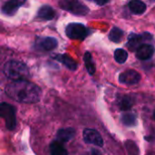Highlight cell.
<instances>
[{
  "label": "cell",
  "mask_w": 155,
  "mask_h": 155,
  "mask_svg": "<svg viewBox=\"0 0 155 155\" xmlns=\"http://www.w3.org/2000/svg\"><path fill=\"white\" fill-rule=\"evenodd\" d=\"M5 94L18 103L35 104L40 101L42 92L36 84L26 80H18L7 84Z\"/></svg>",
  "instance_id": "obj_1"
},
{
  "label": "cell",
  "mask_w": 155,
  "mask_h": 155,
  "mask_svg": "<svg viewBox=\"0 0 155 155\" xmlns=\"http://www.w3.org/2000/svg\"><path fill=\"white\" fill-rule=\"evenodd\" d=\"M4 74L11 80H25L29 76V70L26 65L21 62L9 61L4 65Z\"/></svg>",
  "instance_id": "obj_2"
},
{
  "label": "cell",
  "mask_w": 155,
  "mask_h": 155,
  "mask_svg": "<svg viewBox=\"0 0 155 155\" xmlns=\"http://www.w3.org/2000/svg\"><path fill=\"white\" fill-rule=\"evenodd\" d=\"M15 111V107L7 103H2L0 104V116L4 119L5 127L9 131H13L16 127Z\"/></svg>",
  "instance_id": "obj_3"
},
{
  "label": "cell",
  "mask_w": 155,
  "mask_h": 155,
  "mask_svg": "<svg viewBox=\"0 0 155 155\" xmlns=\"http://www.w3.org/2000/svg\"><path fill=\"white\" fill-rule=\"evenodd\" d=\"M60 5L63 9L77 15H84L89 12L88 7L79 0H62Z\"/></svg>",
  "instance_id": "obj_4"
},
{
  "label": "cell",
  "mask_w": 155,
  "mask_h": 155,
  "mask_svg": "<svg viewBox=\"0 0 155 155\" xmlns=\"http://www.w3.org/2000/svg\"><path fill=\"white\" fill-rule=\"evenodd\" d=\"M65 33L70 39L84 40L88 35V29L82 24L72 23L66 26Z\"/></svg>",
  "instance_id": "obj_5"
},
{
  "label": "cell",
  "mask_w": 155,
  "mask_h": 155,
  "mask_svg": "<svg viewBox=\"0 0 155 155\" xmlns=\"http://www.w3.org/2000/svg\"><path fill=\"white\" fill-rule=\"evenodd\" d=\"M83 138L84 141L88 144H93L97 147H103L104 146V139L94 129L85 128L83 132Z\"/></svg>",
  "instance_id": "obj_6"
},
{
  "label": "cell",
  "mask_w": 155,
  "mask_h": 155,
  "mask_svg": "<svg viewBox=\"0 0 155 155\" xmlns=\"http://www.w3.org/2000/svg\"><path fill=\"white\" fill-rule=\"evenodd\" d=\"M141 75L135 70H126L125 72L122 73L119 76V82L124 84L133 85L136 84L140 82Z\"/></svg>",
  "instance_id": "obj_7"
},
{
  "label": "cell",
  "mask_w": 155,
  "mask_h": 155,
  "mask_svg": "<svg viewBox=\"0 0 155 155\" xmlns=\"http://www.w3.org/2000/svg\"><path fill=\"white\" fill-rule=\"evenodd\" d=\"M154 47L152 45H143L136 51V57L140 60H148L154 54Z\"/></svg>",
  "instance_id": "obj_8"
},
{
  "label": "cell",
  "mask_w": 155,
  "mask_h": 155,
  "mask_svg": "<svg viewBox=\"0 0 155 155\" xmlns=\"http://www.w3.org/2000/svg\"><path fill=\"white\" fill-rule=\"evenodd\" d=\"M25 2V0H9L3 5L2 12L7 15H13Z\"/></svg>",
  "instance_id": "obj_9"
},
{
  "label": "cell",
  "mask_w": 155,
  "mask_h": 155,
  "mask_svg": "<svg viewBox=\"0 0 155 155\" xmlns=\"http://www.w3.org/2000/svg\"><path fill=\"white\" fill-rule=\"evenodd\" d=\"M75 136V130L73 129L72 127L68 128H62L57 131V140L62 142V143H68L71 141L74 137Z\"/></svg>",
  "instance_id": "obj_10"
},
{
  "label": "cell",
  "mask_w": 155,
  "mask_h": 155,
  "mask_svg": "<svg viewBox=\"0 0 155 155\" xmlns=\"http://www.w3.org/2000/svg\"><path fill=\"white\" fill-rule=\"evenodd\" d=\"M146 41V36L145 34L143 35H135V34H132L129 36V41H128V47L132 50V51H137V49L143 45L142 43L143 41Z\"/></svg>",
  "instance_id": "obj_11"
},
{
  "label": "cell",
  "mask_w": 155,
  "mask_h": 155,
  "mask_svg": "<svg viewBox=\"0 0 155 155\" xmlns=\"http://www.w3.org/2000/svg\"><path fill=\"white\" fill-rule=\"evenodd\" d=\"M54 59L56 61L62 63L63 64H64L71 71H75L77 69V67H78L77 63L72 57H70L67 54H55Z\"/></svg>",
  "instance_id": "obj_12"
},
{
  "label": "cell",
  "mask_w": 155,
  "mask_h": 155,
  "mask_svg": "<svg viewBox=\"0 0 155 155\" xmlns=\"http://www.w3.org/2000/svg\"><path fill=\"white\" fill-rule=\"evenodd\" d=\"M134 104V100L130 95H121L117 99V104L121 111H128L130 110Z\"/></svg>",
  "instance_id": "obj_13"
},
{
  "label": "cell",
  "mask_w": 155,
  "mask_h": 155,
  "mask_svg": "<svg viewBox=\"0 0 155 155\" xmlns=\"http://www.w3.org/2000/svg\"><path fill=\"white\" fill-rule=\"evenodd\" d=\"M37 16L43 20H52L55 16V11L52 6L45 5L39 8Z\"/></svg>",
  "instance_id": "obj_14"
},
{
  "label": "cell",
  "mask_w": 155,
  "mask_h": 155,
  "mask_svg": "<svg viewBox=\"0 0 155 155\" xmlns=\"http://www.w3.org/2000/svg\"><path fill=\"white\" fill-rule=\"evenodd\" d=\"M50 154L51 155H68V152L64 146V143L55 140L51 143L50 146Z\"/></svg>",
  "instance_id": "obj_15"
},
{
  "label": "cell",
  "mask_w": 155,
  "mask_h": 155,
  "mask_svg": "<svg viewBox=\"0 0 155 155\" xmlns=\"http://www.w3.org/2000/svg\"><path fill=\"white\" fill-rule=\"evenodd\" d=\"M130 10L136 15H142L146 11V5L142 0H132L129 3Z\"/></svg>",
  "instance_id": "obj_16"
},
{
  "label": "cell",
  "mask_w": 155,
  "mask_h": 155,
  "mask_svg": "<svg viewBox=\"0 0 155 155\" xmlns=\"http://www.w3.org/2000/svg\"><path fill=\"white\" fill-rule=\"evenodd\" d=\"M39 45L42 49L46 50V51H51L56 48L58 43H57V40L54 37H45L41 40Z\"/></svg>",
  "instance_id": "obj_17"
},
{
  "label": "cell",
  "mask_w": 155,
  "mask_h": 155,
  "mask_svg": "<svg viewBox=\"0 0 155 155\" xmlns=\"http://www.w3.org/2000/svg\"><path fill=\"white\" fill-rule=\"evenodd\" d=\"M122 123L123 124H124L125 126H135L137 124V119H136V115L131 113H126L124 114L121 117Z\"/></svg>",
  "instance_id": "obj_18"
},
{
  "label": "cell",
  "mask_w": 155,
  "mask_h": 155,
  "mask_svg": "<svg viewBox=\"0 0 155 155\" xmlns=\"http://www.w3.org/2000/svg\"><path fill=\"white\" fill-rule=\"evenodd\" d=\"M84 60L85 67H86L88 73H89L91 75H93V74L95 73V65H94V61H93V57H92L91 53L86 52V53L84 54Z\"/></svg>",
  "instance_id": "obj_19"
},
{
  "label": "cell",
  "mask_w": 155,
  "mask_h": 155,
  "mask_svg": "<svg viewBox=\"0 0 155 155\" xmlns=\"http://www.w3.org/2000/svg\"><path fill=\"white\" fill-rule=\"evenodd\" d=\"M123 36H124V32L122 29H120L118 27H114L109 34V39L114 43L121 42L123 39Z\"/></svg>",
  "instance_id": "obj_20"
},
{
  "label": "cell",
  "mask_w": 155,
  "mask_h": 155,
  "mask_svg": "<svg viewBox=\"0 0 155 155\" xmlns=\"http://www.w3.org/2000/svg\"><path fill=\"white\" fill-rule=\"evenodd\" d=\"M128 58V53L124 49H116L114 52V59L119 64H124Z\"/></svg>",
  "instance_id": "obj_21"
},
{
  "label": "cell",
  "mask_w": 155,
  "mask_h": 155,
  "mask_svg": "<svg viewBox=\"0 0 155 155\" xmlns=\"http://www.w3.org/2000/svg\"><path fill=\"white\" fill-rule=\"evenodd\" d=\"M125 147L128 151V153L131 155H139V150L135 143L133 141H127L125 143Z\"/></svg>",
  "instance_id": "obj_22"
},
{
  "label": "cell",
  "mask_w": 155,
  "mask_h": 155,
  "mask_svg": "<svg viewBox=\"0 0 155 155\" xmlns=\"http://www.w3.org/2000/svg\"><path fill=\"white\" fill-rule=\"evenodd\" d=\"M96 4L99 5H104L105 4H107L109 2V0H95Z\"/></svg>",
  "instance_id": "obj_23"
},
{
  "label": "cell",
  "mask_w": 155,
  "mask_h": 155,
  "mask_svg": "<svg viewBox=\"0 0 155 155\" xmlns=\"http://www.w3.org/2000/svg\"><path fill=\"white\" fill-rule=\"evenodd\" d=\"M91 153H92V155H102V153L100 151H98L97 149H93Z\"/></svg>",
  "instance_id": "obj_24"
},
{
  "label": "cell",
  "mask_w": 155,
  "mask_h": 155,
  "mask_svg": "<svg viewBox=\"0 0 155 155\" xmlns=\"http://www.w3.org/2000/svg\"><path fill=\"white\" fill-rule=\"evenodd\" d=\"M153 119L155 120V110H154V112H153Z\"/></svg>",
  "instance_id": "obj_25"
}]
</instances>
